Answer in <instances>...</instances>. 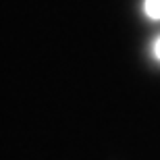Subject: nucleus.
I'll list each match as a JSON object with an SVG mask.
<instances>
[{
	"label": "nucleus",
	"instance_id": "nucleus-2",
	"mask_svg": "<svg viewBox=\"0 0 160 160\" xmlns=\"http://www.w3.org/2000/svg\"><path fill=\"white\" fill-rule=\"evenodd\" d=\"M154 54H156V58L160 60V38L156 40V44H154Z\"/></svg>",
	"mask_w": 160,
	"mask_h": 160
},
{
	"label": "nucleus",
	"instance_id": "nucleus-1",
	"mask_svg": "<svg viewBox=\"0 0 160 160\" xmlns=\"http://www.w3.org/2000/svg\"><path fill=\"white\" fill-rule=\"evenodd\" d=\"M143 11L150 19H160V0H146Z\"/></svg>",
	"mask_w": 160,
	"mask_h": 160
}]
</instances>
